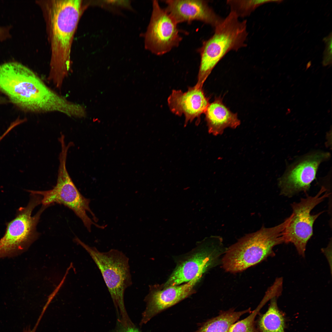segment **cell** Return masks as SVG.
<instances>
[{"mask_svg": "<svg viewBox=\"0 0 332 332\" xmlns=\"http://www.w3.org/2000/svg\"><path fill=\"white\" fill-rule=\"evenodd\" d=\"M75 241L89 253L100 270L120 317L118 321L124 326L132 324L124 302V293L132 284L128 258L122 252L112 249L100 252L86 244L77 237Z\"/></svg>", "mask_w": 332, "mask_h": 332, "instance_id": "5b68a950", "label": "cell"}, {"mask_svg": "<svg viewBox=\"0 0 332 332\" xmlns=\"http://www.w3.org/2000/svg\"><path fill=\"white\" fill-rule=\"evenodd\" d=\"M152 10L150 22L144 34V47L152 53L161 55L177 46L182 39L179 34L177 23L158 1H152Z\"/></svg>", "mask_w": 332, "mask_h": 332, "instance_id": "30bf717a", "label": "cell"}, {"mask_svg": "<svg viewBox=\"0 0 332 332\" xmlns=\"http://www.w3.org/2000/svg\"><path fill=\"white\" fill-rule=\"evenodd\" d=\"M204 113L208 132L214 136L222 134L227 128H235L240 124L237 114L231 111L220 97L209 103Z\"/></svg>", "mask_w": 332, "mask_h": 332, "instance_id": "9a60e30c", "label": "cell"}, {"mask_svg": "<svg viewBox=\"0 0 332 332\" xmlns=\"http://www.w3.org/2000/svg\"><path fill=\"white\" fill-rule=\"evenodd\" d=\"M330 156L329 152L316 151L298 159L288 166L279 180L281 194L290 197L299 192L307 191L316 177L320 164Z\"/></svg>", "mask_w": 332, "mask_h": 332, "instance_id": "8fae6325", "label": "cell"}, {"mask_svg": "<svg viewBox=\"0 0 332 332\" xmlns=\"http://www.w3.org/2000/svg\"><path fill=\"white\" fill-rule=\"evenodd\" d=\"M9 32L7 28L0 27V40H3L10 37Z\"/></svg>", "mask_w": 332, "mask_h": 332, "instance_id": "603a6c76", "label": "cell"}, {"mask_svg": "<svg viewBox=\"0 0 332 332\" xmlns=\"http://www.w3.org/2000/svg\"><path fill=\"white\" fill-rule=\"evenodd\" d=\"M277 298L275 297L271 299L268 310L256 321L259 332H285V318L278 307Z\"/></svg>", "mask_w": 332, "mask_h": 332, "instance_id": "2e32d148", "label": "cell"}, {"mask_svg": "<svg viewBox=\"0 0 332 332\" xmlns=\"http://www.w3.org/2000/svg\"><path fill=\"white\" fill-rule=\"evenodd\" d=\"M290 216L274 227L263 226L256 232L246 234L226 250L221 259L222 267L227 272L236 273L275 255V246L285 243L286 228Z\"/></svg>", "mask_w": 332, "mask_h": 332, "instance_id": "3957f363", "label": "cell"}, {"mask_svg": "<svg viewBox=\"0 0 332 332\" xmlns=\"http://www.w3.org/2000/svg\"><path fill=\"white\" fill-rule=\"evenodd\" d=\"M326 189L322 188L314 196H308L302 199L298 203L291 204L293 212L285 230V243H291L295 246L298 253L303 257L305 255L307 243L313 235L314 223L322 213L311 215V210L324 199L329 193Z\"/></svg>", "mask_w": 332, "mask_h": 332, "instance_id": "9c48e42d", "label": "cell"}, {"mask_svg": "<svg viewBox=\"0 0 332 332\" xmlns=\"http://www.w3.org/2000/svg\"><path fill=\"white\" fill-rule=\"evenodd\" d=\"M82 5L81 0H54L51 2V56L48 79L59 89L70 69L72 44Z\"/></svg>", "mask_w": 332, "mask_h": 332, "instance_id": "7a4b0ae2", "label": "cell"}, {"mask_svg": "<svg viewBox=\"0 0 332 332\" xmlns=\"http://www.w3.org/2000/svg\"><path fill=\"white\" fill-rule=\"evenodd\" d=\"M36 328L35 327H34L32 329L30 328H27L24 330L23 332H35Z\"/></svg>", "mask_w": 332, "mask_h": 332, "instance_id": "cb8c5ba5", "label": "cell"}, {"mask_svg": "<svg viewBox=\"0 0 332 332\" xmlns=\"http://www.w3.org/2000/svg\"><path fill=\"white\" fill-rule=\"evenodd\" d=\"M282 0H228L227 4L230 8L231 11L234 12L239 18H244L249 16L257 8L264 4L275 2L280 3Z\"/></svg>", "mask_w": 332, "mask_h": 332, "instance_id": "ac0fdd59", "label": "cell"}, {"mask_svg": "<svg viewBox=\"0 0 332 332\" xmlns=\"http://www.w3.org/2000/svg\"><path fill=\"white\" fill-rule=\"evenodd\" d=\"M233 11L229 14L214 28L212 36L203 42L198 49L200 61L197 81L196 84L203 87L212 70L229 52L238 51L246 47L248 33L247 21H240Z\"/></svg>", "mask_w": 332, "mask_h": 332, "instance_id": "277c9868", "label": "cell"}, {"mask_svg": "<svg viewBox=\"0 0 332 332\" xmlns=\"http://www.w3.org/2000/svg\"><path fill=\"white\" fill-rule=\"evenodd\" d=\"M0 90L13 103L34 113L54 112L61 101L33 71L16 62L0 65Z\"/></svg>", "mask_w": 332, "mask_h": 332, "instance_id": "6da1fadb", "label": "cell"}, {"mask_svg": "<svg viewBox=\"0 0 332 332\" xmlns=\"http://www.w3.org/2000/svg\"><path fill=\"white\" fill-rule=\"evenodd\" d=\"M42 196L30 193L25 207L17 210L15 218L6 224L5 233L0 239V258L11 256L22 252L38 237L36 226L43 211L50 205L42 206L33 216L34 209L42 204Z\"/></svg>", "mask_w": 332, "mask_h": 332, "instance_id": "52a82bcc", "label": "cell"}, {"mask_svg": "<svg viewBox=\"0 0 332 332\" xmlns=\"http://www.w3.org/2000/svg\"><path fill=\"white\" fill-rule=\"evenodd\" d=\"M202 88L195 85L184 92L174 89L168 98L170 111L176 115L184 116L185 125L196 118L199 120L209 103Z\"/></svg>", "mask_w": 332, "mask_h": 332, "instance_id": "7c38bea8", "label": "cell"}, {"mask_svg": "<svg viewBox=\"0 0 332 332\" xmlns=\"http://www.w3.org/2000/svg\"><path fill=\"white\" fill-rule=\"evenodd\" d=\"M332 33L331 32L327 36L323 39L325 44L322 61V65L324 66L331 65L332 64Z\"/></svg>", "mask_w": 332, "mask_h": 332, "instance_id": "44dd1931", "label": "cell"}, {"mask_svg": "<svg viewBox=\"0 0 332 332\" xmlns=\"http://www.w3.org/2000/svg\"><path fill=\"white\" fill-rule=\"evenodd\" d=\"M264 306L260 302L247 317L233 324L228 332H259L256 324V317Z\"/></svg>", "mask_w": 332, "mask_h": 332, "instance_id": "d6986e66", "label": "cell"}, {"mask_svg": "<svg viewBox=\"0 0 332 332\" xmlns=\"http://www.w3.org/2000/svg\"><path fill=\"white\" fill-rule=\"evenodd\" d=\"M97 5L113 12H120V10L128 9L133 10L131 6L130 1L125 0L98 1Z\"/></svg>", "mask_w": 332, "mask_h": 332, "instance_id": "ffe728a7", "label": "cell"}, {"mask_svg": "<svg viewBox=\"0 0 332 332\" xmlns=\"http://www.w3.org/2000/svg\"><path fill=\"white\" fill-rule=\"evenodd\" d=\"M202 247L176 268L164 286V288L187 283L219 263L227 248L222 238L213 236L207 239Z\"/></svg>", "mask_w": 332, "mask_h": 332, "instance_id": "ba28073f", "label": "cell"}, {"mask_svg": "<svg viewBox=\"0 0 332 332\" xmlns=\"http://www.w3.org/2000/svg\"><path fill=\"white\" fill-rule=\"evenodd\" d=\"M60 143L61 150L59 156V165L57 184L51 189L46 191L28 190L30 193L41 196L42 204L45 205H51L54 203L62 204L72 210L82 221L88 231L90 232L91 226L104 229V226L95 223L87 215L89 212L95 222L98 219L90 208V200L84 197L80 193L70 178L66 168L68 151L72 146L70 143L67 145L65 141Z\"/></svg>", "mask_w": 332, "mask_h": 332, "instance_id": "8992f818", "label": "cell"}, {"mask_svg": "<svg viewBox=\"0 0 332 332\" xmlns=\"http://www.w3.org/2000/svg\"><path fill=\"white\" fill-rule=\"evenodd\" d=\"M165 10L178 23L194 20L201 21L214 29L223 18L217 14L205 0H167Z\"/></svg>", "mask_w": 332, "mask_h": 332, "instance_id": "5bb4252c", "label": "cell"}, {"mask_svg": "<svg viewBox=\"0 0 332 332\" xmlns=\"http://www.w3.org/2000/svg\"><path fill=\"white\" fill-rule=\"evenodd\" d=\"M201 277L197 276L185 284L170 286L150 293L145 299L146 306L140 325L146 324L159 313L189 296Z\"/></svg>", "mask_w": 332, "mask_h": 332, "instance_id": "4fadbf2b", "label": "cell"}, {"mask_svg": "<svg viewBox=\"0 0 332 332\" xmlns=\"http://www.w3.org/2000/svg\"><path fill=\"white\" fill-rule=\"evenodd\" d=\"M112 332H142L135 326H125L121 323L117 322V326Z\"/></svg>", "mask_w": 332, "mask_h": 332, "instance_id": "7402d4cb", "label": "cell"}, {"mask_svg": "<svg viewBox=\"0 0 332 332\" xmlns=\"http://www.w3.org/2000/svg\"><path fill=\"white\" fill-rule=\"evenodd\" d=\"M251 311L250 308L239 311H235L233 308L221 311L217 316L203 323L195 332H228L231 326L241 316Z\"/></svg>", "mask_w": 332, "mask_h": 332, "instance_id": "e0dca14e", "label": "cell"}, {"mask_svg": "<svg viewBox=\"0 0 332 332\" xmlns=\"http://www.w3.org/2000/svg\"><path fill=\"white\" fill-rule=\"evenodd\" d=\"M2 101H3V100H2V99L0 97V102H2Z\"/></svg>", "mask_w": 332, "mask_h": 332, "instance_id": "d4e9b609", "label": "cell"}]
</instances>
